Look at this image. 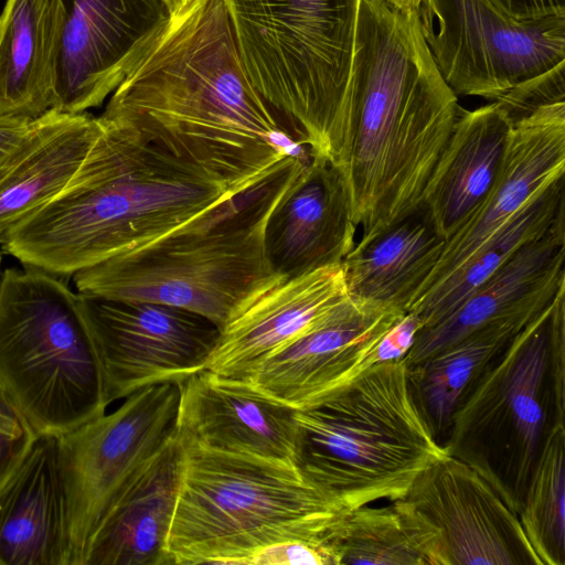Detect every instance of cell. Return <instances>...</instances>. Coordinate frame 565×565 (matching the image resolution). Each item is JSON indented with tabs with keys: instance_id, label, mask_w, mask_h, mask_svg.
I'll return each instance as SVG.
<instances>
[{
	"instance_id": "obj_18",
	"label": "cell",
	"mask_w": 565,
	"mask_h": 565,
	"mask_svg": "<svg viewBox=\"0 0 565 565\" xmlns=\"http://www.w3.org/2000/svg\"><path fill=\"white\" fill-rule=\"evenodd\" d=\"M178 386L181 440L214 452L295 468V411L206 370Z\"/></svg>"
},
{
	"instance_id": "obj_32",
	"label": "cell",
	"mask_w": 565,
	"mask_h": 565,
	"mask_svg": "<svg viewBox=\"0 0 565 565\" xmlns=\"http://www.w3.org/2000/svg\"><path fill=\"white\" fill-rule=\"evenodd\" d=\"M342 552L335 546L307 541L279 542L258 551L249 565H341Z\"/></svg>"
},
{
	"instance_id": "obj_15",
	"label": "cell",
	"mask_w": 565,
	"mask_h": 565,
	"mask_svg": "<svg viewBox=\"0 0 565 565\" xmlns=\"http://www.w3.org/2000/svg\"><path fill=\"white\" fill-rule=\"evenodd\" d=\"M65 11L53 109L99 107L122 82L154 30L166 0H61Z\"/></svg>"
},
{
	"instance_id": "obj_36",
	"label": "cell",
	"mask_w": 565,
	"mask_h": 565,
	"mask_svg": "<svg viewBox=\"0 0 565 565\" xmlns=\"http://www.w3.org/2000/svg\"><path fill=\"white\" fill-rule=\"evenodd\" d=\"M31 120L24 117L0 116V168Z\"/></svg>"
},
{
	"instance_id": "obj_14",
	"label": "cell",
	"mask_w": 565,
	"mask_h": 565,
	"mask_svg": "<svg viewBox=\"0 0 565 565\" xmlns=\"http://www.w3.org/2000/svg\"><path fill=\"white\" fill-rule=\"evenodd\" d=\"M405 313L353 298L330 320L267 358L242 383L292 411L312 407L375 365L374 349Z\"/></svg>"
},
{
	"instance_id": "obj_28",
	"label": "cell",
	"mask_w": 565,
	"mask_h": 565,
	"mask_svg": "<svg viewBox=\"0 0 565 565\" xmlns=\"http://www.w3.org/2000/svg\"><path fill=\"white\" fill-rule=\"evenodd\" d=\"M565 216L564 178L530 200L449 279L417 299L407 312L429 328L450 315L468 296L503 266L521 247L545 234ZM420 329V330H422Z\"/></svg>"
},
{
	"instance_id": "obj_12",
	"label": "cell",
	"mask_w": 565,
	"mask_h": 565,
	"mask_svg": "<svg viewBox=\"0 0 565 565\" xmlns=\"http://www.w3.org/2000/svg\"><path fill=\"white\" fill-rule=\"evenodd\" d=\"M78 295L107 404L205 370L220 328L173 306Z\"/></svg>"
},
{
	"instance_id": "obj_35",
	"label": "cell",
	"mask_w": 565,
	"mask_h": 565,
	"mask_svg": "<svg viewBox=\"0 0 565 565\" xmlns=\"http://www.w3.org/2000/svg\"><path fill=\"white\" fill-rule=\"evenodd\" d=\"M510 15L521 19H540L565 15V0H491Z\"/></svg>"
},
{
	"instance_id": "obj_27",
	"label": "cell",
	"mask_w": 565,
	"mask_h": 565,
	"mask_svg": "<svg viewBox=\"0 0 565 565\" xmlns=\"http://www.w3.org/2000/svg\"><path fill=\"white\" fill-rule=\"evenodd\" d=\"M545 307L526 308L498 317L407 367L412 398L439 443L441 437H446L457 407L488 365Z\"/></svg>"
},
{
	"instance_id": "obj_26",
	"label": "cell",
	"mask_w": 565,
	"mask_h": 565,
	"mask_svg": "<svg viewBox=\"0 0 565 565\" xmlns=\"http://www.w3.org/2000/svg\"><path fill=\"white\" fill-rule=\"evenodd\" d=\"M445 244L419 207L370 242L354 245L341 264L349 294L407 312Z\"/></svg>"
},
{
	"instance_id": "obj_3",
	"label": "cell",
	"mask_w": 565,
	"mask_h": 565,
	"mask_svg": "<svg viewBox=\"0 0 565 565\" xmlns=\"http://www.w3.org/2000/svg\"><path fill=\"white\" fill-rule=\"evenodd\" d=\"M103 129L64 189L2 246L26 267L70 276L140 248L237 195L134 132Z\"/></svg>"
},
{
	"instance_id": "obj_16",
	"label": "cell",
	"mask_w": 565,
	"mask_h": 565,
	"mask_svg": "<svg viewBox=\"0 0 565 565\" xmlns=\"http://www.w3.org/2000/svg\"><path fill=\"white\" fill-rule=\"evenodd\" d=\"M564 175L565 103H556L512 124L491 190L446 242L436 267L412 305L449 279L530 200Z\"/></svg>"
},
{
	"instance_id": "obj_5",
	"label": "cell",
	"mask_w": 565,
	"mask_h": 565,
	"mask_svg": "<svg viewBox=\"0 0 565 565\" xmlns=\"http://www.w3.org/2000/svg\"><path fill=\"white\" fill-rule=\"evenodd\" d=\"M180 443L181 479L167 542L172 565H249L258 551L285 541L343 552L351 510L296 468Z\"/></svg>"
},
{
	"instance_id": "obj_23",
	"label": "cell",
	"mask_w": 565,
	"mask_h": 565,
	"mask_svg": "<svg viewBox=\"0 0 565 565\" xmlns=\"http://www.w3.org/2000/svg\"><path fill=\"white\" fill-rule=\"evenodd\" d=\"M102 129L98 117L53 108L30 121L0 168V243L64 189Z\"/></svg>"
},
{
	"instance_id": "obj_6",
	"label": "cell",
	"mask_w": 565,
	"mask_h": 565,
	"mask_svg": "<svg viewBox=\"0 0 565 565\" xmlns=\"http://www.w3.org/2000/svg\"><path fill=\"white\" fill-rule=\"evenodd\" d=\"M360 0H224L247 73L290 136L334 166L353 132L348 87Z\"/></svg>"
},
{
	"instance_id": "obj_25",
	"label": "cell",
	"mask_w": 565,
	"mask_h": 565,
	"mask_svg": "<svg viewBox=\"0 0 565 565\" xmlns=\"http://www.w3.org/2000/svg\"><path fill=\"white\" fill-rule=\"evenodd\" d=\"M65 11L61 0H7L0 13V116L52 108Z\"/></svg>"
},
{
	"instance_id": "obj_10",
	"label": "cell",
	"mask_w": 565,
	"mask_h": 565,
	"mask_svg": "<svg viewBox=\"0 0 565 565\" xmlns=\"http://www.w3.org/2000/svg\"><path fill=\"white\" fill-rule=\"evenodd\" d=\"M179 397L177 384L147 387L58 437L68 565H83L106 513L178 436Z\"/></svg>"
},
{
	"instance_id": "obj_4",
	"label": "cell",
	"mask_w": 565,
	"mask_h": 565,
	"mask_svg": "<svg viewBox=\"0 0 565 565\" xmlns=\"http://www.w3.org/2000/svg\"><path fill=\"white\" fill-rule=\"evenodd\" d=\"M303 167L288 157L263 181L185 226L77 271V294L173 306L221 329L253 296L282 279L266 258L264 230Z\"/></svg>"
},
{
	"instance_id": "obj_31",
	"label": "cell",
	"mask_w": 565,
	"mask_h": 565,
	"mask_svg": "<svg viewBox=\"0 0 565 565\" xmlns=\"http://www.w3.org/2000/svg\"><path fill=\"white\" fill-rule=\"evenodd\" d=\"M565 61L510 88L495 102L511 124L543 106L565 103Z\"/></svg>"
},
{
	"instance_id": "obj_2",
	"label": "cell",
	"mask_w": 565,
	"mask_h": 565,
	"mask_svg": "<svg viewBox=\"0 0 565 565\" xmlns=\"http://www.w3.org/2000/svg\"><path fill=\"white\" fill-rule=\"evenodd\" d=\"M353 142L343 171L365 244L415 213L459 114L417 11L360 0L349 87Z\"/></svg>"
},
{
	"instance_id": "obj_7",
	"label": "cell",
	"mask_w": 565,
	"mask_h": 565,
	"mask_svg": "<svg viewBox=\"0 0 565 565\" xmlns=\"http://www.w3.org/2000/svg\"><path fill=\"white\" fill-rule=\"evenodd\" d=\"M294 416L295 468L348 510L404 498L423 470L449 455L412 398L403 360L371 366Z\"/></svg>"
},
{
	"instance_id": "obj_29",
	"label": "cell",
	"mask_w": 565,
	"mask_h": 565,
	"mask_svg": "<svg viewBox=\"0 0 565 565\" xmlns=\"http://www.w3.org/2000/svg\"><path fill=\"white\" fill-rule=\"evenodd\" d=\"M444 565L437 535L404 500L349 512L341 565Z\"/></svg>"
},
{
	"instance_id": "obj_38",
	"label": "cell",
	"mask_w": 565,
	"mask_h": 565,
	"mask_svg": "<svg viewBox=\"0 0 565 565\" xmlns=\"http://www.w3.org/2000/svg\"><path fill=\"white\" fill-rule=\"evenodd\" d=\"M184 0H166L168 7L170 10L174 9L175 7H178L180 3H182Z\"/></svg>"
},
{
	"instance_id": "obj_20",
	"label": "cell",
	"mask_w": 565,
	"mask_h": 565,
	"mask_svg": "<svg viewBox=\"0 0 565 565\" xmlns=\"http://www.w3.org/2000/svg\"><path fill=\"white\" fill-rule=\"evenodd\" d=\"M565 216L521 247L450 315L418 331L404 356L411 367L487 322L526 308L545 307L565 285Z\"/></svg>"
},
{
	"instance_id": "obj_22",
	"label": "cell",
	"mask_w": 565,
	"mask_h": 565,
	"mask_svg": "<svg viewBox=\"0 0 565 565\" xmlns=\"http://www.w3.org/2000/svg\"><path fill=\"white\" fill-rule=\"evenodd\" d=\"M511 127L510 119L495 102L473 110L460 107L420 201V209L446 242L491 190Z\"/></svg>"
},
{
	"instance_id": "obj_9",
	"label": "cell",
	"mask_w": 565,
	"mask_h": 565,
	"mask_svg": "<svg viewBox=\"0 0 565 565\" xmlns=\"http://www.w3.org/2000/svg\"><path fill=\"white\" fill-rule=\"evenodd\" d=\"M553 300L488 365L457 407L443 443L518 515L543 439L561 423L550 365Z\"/></svg>"
},
{
	"instance_id": "obj_17",
	"label": "cell",
	"mask_w": 565,
	"mask_h": 565,
	"mask_svg": "<svg viewBox=\"0 0 565 565\" xmlns=\"http://www.w3.org/2000/svg\"><path fill=\"white\" fill-rule=\"evenodd\" d=\"M352 300L342 265L282 278L227 319L205 370L224 380L243 382L267 358L330 320Z\"/></svg>"
},
{
	"instance_id": "obj_39",
	"label": "cell",
	"mask_w": 565,
	"mask_h": 565,
	"mask_svg": "<svg viewBox=\"0 0 565 565\" xmlns=\"http://www.w3.org/2000/svg\"><path fill=\"white\" fill-rule=\"evenodd\" d=\"M0 263H1V255H0Z\"/></svg>"
},
{
	"instance_id": "obj_8",
	"label": "cell",
	"mask_w": 565,
	"mask_h": 565,
	"mask_svg": "<svg viewBox=\"0 0 565 565\" xmlns=\"http://www.w3.org/2000/svg\"><path fill=\"white\" fill-rule=\"evenodd\" d=\"M0 394L38 436L60 437L108 406L77 292L26 267L0 277Z\"/></svg>"
},
{
	"instance_id": "obj_33",
	"label": "cell",
	"mask_w": 565,
	"mask_h": 565,
	"mask_svg": "<svg viewBox=\"0 0 565 565\" xmlns=\"http://www.w3.org/2000/svg\"><path fill=\"white\" fill-rule=\"evenodd\" d=\"M36 436L22 415L0 394V483Z\"/></svg>"
},
{
	"instance_id": "obj_34",
	"label": "cell",
	"mask_w": 565,
	"mask_h": 565,
	"mask_svg": "<svg viewBox=\"0 0 565 565\" xmlns=\"http://www.w3.org/2000/svg\"><path fill=\"white\" fill-rule=\"evenodd\" d=\"M420 329L422 321L418 316L414 312H406L374 349L375 364L403 360Z\"/></svg>"
},
{
	"instance_id": "obj_13",
	"label": "cell",
	"mask_w": 565,
	"mask_h": 565,
	"mask_svg": "<svg viewBox=\"0 0 565 565\" xmlns=\"http://www.w3.org/2000/svg\"><path fill=\"white\" fill-rule=\"evenodd\" d=\"M402 499L434 530L444 565H540L518 513L450 455L423 470Z\"/></svg>"
},
{
	"instance_id": "obj_21",
	"label": "cell",
	"mask_w": 565,
	"mask_h": 565,
	"mask_svg": "<svg viewBox=\"0 0 565 565\" xmlns=\"http://www.w3.org/2000/svg\"><path fill=\"white\" fill-rule=\"evenodd\" d=\"M0 565H68L56 436H36L0 483Z\"/></svg>"
},
{
	"instance_id": "obj_1",
	"label": "cell",
	"mask_w": 565,
	"mask_h": 565,
	"mask_svg": "<svg viewBox=\"0 0 565 565\" xmlns=\"http://www.w3.org/2000/svg\"><path fill=\"white\" fill-rule=\"evenodd\" d=\"M99 118L237 194L309 154L253 84L224 0L170 10Z\"/></svg>"
},
{
	"instance_id": "obj_30",
	"label": "cell",
	"mask_w": 565,
	"mask_h": 565,
	"mask_svg": "<svg viewBox=\"0 0 565 565\" xmlns=\"http://www.w3.org/2000/svg\"><path fill=\"white\" fill-rule=\"evenodd\" d=\"M565 427L548 428L519 512L540 565L565 564Z\"/></svg>"
},
{
	"instance_id": "obj_37",
	"label": "cell",
	"mask_w": 565,
	"mask_h": 565,
	"mask_svg": "<svg viewBox=\"0 0 565 565\" xmlns=\"http://www.w3.org/2000/svg\"><path fill=\"white\" fill-rule=\"evenodd\" d=\"M398 9L417 11L423 0H387Z\"/></svg>"
},
{
	"instance_id": "obj_19",
	"label": "cell",
	"mask_w": 565,
	"mask_h": 565,
	"mask_svg": "<svg viewBox=\"0 0 565 565\" xmlns=\"http://www.w3.org/2000/svg\"><path fill=\"white\" fill-rule=\"evenodd\" d=\"M355 232L343 174L313 157L267 218L265 255L276 275L298 277L341 265L355 245Z\"/></svg>"
},
{
	"instance_id": "obj_11",
	"label": "cell",
	"mask_w": 565,
	"mask_h": 565,
	"mask_svg": "<svg viewBox=\"0 0 565 565\" xmlns=\"http://www.w3.org/2000/svg\"><path fill=\"white\" fill-rule=\"evenodd\" d=\"M417 14L456 95L493 102L565 61V15L521 20L491 0H423Z\"/></svg>"
},
{
	"instance_id": "obj_24",
	"label": "cell",
	"mask_w": 565,
	"mask_h": 565,
	"mask_svg": "<svg viewBox=\"0 0 565 565\" xmlns=\"http://www.w3.org/2000/svg\"><path fill=\"white\" fill-rule=\"evenodd\" d=\"M181 467L182 447L177 436L106 513L83 565H172L167 542Z\"/></svg>"
}]
</instances>
